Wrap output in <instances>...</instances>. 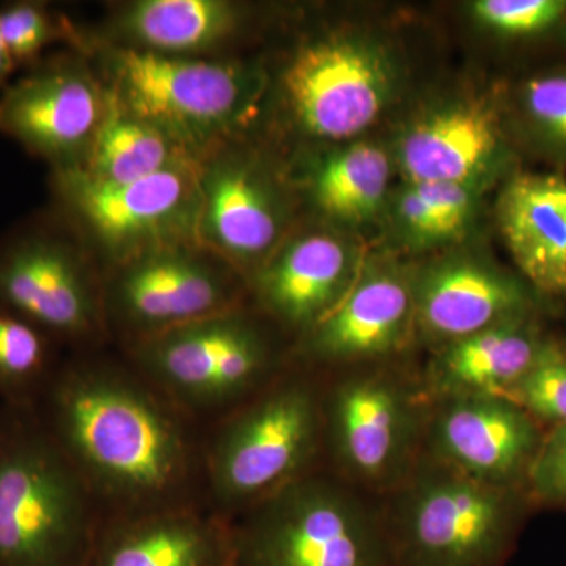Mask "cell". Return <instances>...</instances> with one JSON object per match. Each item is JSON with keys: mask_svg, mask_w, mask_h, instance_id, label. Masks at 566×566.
Returning a JSON list of instances; mask_svg holds the SVG:
<instances>
[{"mask_svg": "<svg viewBox=\"0 0 566 566\" xmlns=\"http://www.w3.org/2000/svg\"><path fill=\"white\" fill-rule=\"evenodd\" d=\"M43 424L104 517L203 502L199 423L132 364L70 365L51 387Z\"/></svg>", "mask_w": 566, "mask_h": 566, "instance_id": "obj_1", "label": "cell"}, {"mask_svg": "<svg viewBox=\"0 0 566 566\" xmlns=\"http://www.w3.org/2000/svg\"><path fill=\"white\" fill-rule=\"evenodd\" d=\"M323 381L281 371L203 434V502L232 521L323 465Z\"/></svg>", "mask_w": 566, "mask_h": 566, "instance_id": "obj_2", "label": "cell"}, {"mask_svg": "<svg viewBox=\"0 0 566 566\" xmlns=\"http://www.w3.org/2000/svg\"><path fill=\"white\" fill-rule=\"evenodd\" d=\"M379 501L395 566H505L535 512L524 488L488 485L424 452Z\"/></svg>", "mask_w": 566, "mask_h": 566, "instance_id": "obj_3", "label": "cell"}, {"mask_svg": "<svg viewBox=\"0 0 566 566\" xmlns=\"http://www.w3.org/2000/svg\"><path fill=\"white\" fill-rule=\"evenodd\" d=\"M230 523L237 566H395L381 501L326 465Z\"/></svg>", "mask_w": 566, "mask_h": 566, "instance_id": "obj_4", "label": "cell"}, {"mask_svg": "<svg viewBox=\"0 0 566 566\" xmlns=\"http://www.w3.org/2000/svg\"><path fill=\"white\" fill-rule=\"evenodd\" d=\"M103 520L43 422L0 431V566H87Z\"/></svg>", "mask_w": 566, "mask_h": 566, "instance_id": "obj_5", "label": "cell"}, {"mask_svg": "<svg viewBox=\"0 0 566 566\" xmlns=\"http://www.w3.org/2000/svg\"><path fill=\"white\" fill-rule=\"evenodd\" d=\"M430 400L420 378L359 365L323 381V461L356 490L385 497L422 457Z\"/></svg>", "mask_w": 566, "mask_h": 566, "instance_id": "obj_6", "label": "cell"}, {"mask_svg": "<svg viewBox=\"0 0 566 566\" xmlns=\"http://www.w3.org/2000/svg\"><path fill=\"white\" fill-rule=\"evenodd\" d=\"M128 348L129 364L197 423L214 422L282 371L270 342L240 307Z\"/></svg>", "mask_w": 566, "mask_h": 566, "instance_id": "obj_7", "label": "cell"}, {"mask_svg": "<svg viewBox=\"0 0 566 566\" xmlns=\"http://www.w3.org/2000/svg\"><path fill=\"white\" fill-rule=\"evenodd\" d=\"M114 61L118 103L182 145L241 120L255 93L244 70L223 63L139 48L118 51Z\"/></svg>", "mask_w": 566, "mask_h": 566, "instance_id": "obj_8", "label": "cell"}, {"mask_svg": "<svg viewBox=\"0 0 566 566\" xmlns=\"http://www.w3.org/2000/svg\"><path fill=\"white\" fill-rule=\"evenodd\" d=\"M397 80L385 48L363 36L333 35L296 51L283 88L305 132L319 139L346 140L381 117Z\"/></svg>", "mask_w": 566, "mask_h": 566, "instance_id": "obj_9", "label": "cell"}, {"mask_svg": "<svg viewBox=\"0 0 566 566\" xmlns=\"http://www.w3.org/2000/svg\"><path fill=\"white\" fill-rule=\"evenodd\" d=\"M104 318L114 316L128 344L240 307L226 268L182 248H147L123 260L106 283Z\"/></svg>", "mask_w": 566, "mask_h": 566, "instance_id": "obj_10", "label": "cell"}, {"mask_svg": "<svg viewBox=\"0 0 566 566\" xmlns=\"http://www.w3.org/2000/svg\"><path fill=\"white\" fill-rule=\"evenodd\" d=\"M545 428L501 395L430 401L423 452L502 488H524Z\"/></svg>", "mask_w": 566, "mask_h": 566, "instance_id": "obj_11", "label": "cell"}, {"mask_svg": "<svg viewBox=\"0 0 566 566\" xmlns=\"http://www.w3.org/2000/svg\"><path fill=\"white\" fill-rule=\"evenodd\" d=\"M412 292L416 334L436 349L539 312L543 305L521 275L464 255L412 274Z\"/></svg>", "mask_w": 566, "mask_h": 566, "instance_id": "obj_12", "label": "cell"}, {"mask_svg": "<svg viewBox=\"0 0 566 566\" xmlns=\"http://www.w3.org/2000/svg\"><path fill=\"white\" fill-rule=\"evenodd\" d=\"M416 335L412 274L394 266H371L304 334L312 363L359 367L401 352Z\"/></svg>", "mask_w": 566, "mask_h": 566, "instance_id": "obj_13", "label": "cell"}, {"mask_svg": "<svg viewBox=\"0 0 566 566\" xmlns=\"http://www.w3.org/2000/svg\"><path fill=\"white\" fill-rule=\"evenodd\" d=\"M59 182L71 207L112 251L123 253V260L132 255V245L150 243L180 226L200 189L191 164L122 185L92 180L81 169H63Z\"/></svg>", "mask_w": 566, "mask_h": 566, "instance_id": "obj_14", "label": "cell"}, {"mask_svg": "<svg viewBox=\"0 0 566 566\" xmlns=\"http://www.w3.org/2000/svg\"><path fill=\"white\" fill-rule=\"evenodd\" d=\"M232 523L203 502L104 517L87 566H234Z\"/></svg>", "mask_w": 566, "mask_h": 566, "instance_id": "obj_15", "label": "cell"}, {"mask_svg": "<svg viewBox=\"0 0 566 566\" xmlns=\"http://www.w3.org/2000/svg\"><path fill=\"white\" fill-rule=\"evenodd\" d=\"M0 296L31 322L69 337H91L106 324L104 293L87 268L48 241H29L0 260Z\"/></svg>", "mask_w": 566, "mask_h": 566, "instance_id": "obj_16", "label": "cell"}, {"mask_svg": "<svg viewBox=\"0 0 566 566\" xmlns=\"http://www.w3.org/2000/svg\"><path fill=\"white\" fill-rule=\"evenodd\" d=\"M106 102L87 74L50 71L11 85L0 96V129L46 158L65 159L102 125Z\"/></svg>", "mask_w": 566, "mask_h": 566, "instance_id": "obj_17", "label": "cell"}, {"mask_svg": "<svg viewBox=\"0 0 566 566\" xmlns=\"http://www.w3.org/2000/svg\"><path fill=\"white\" fill-rule=\"evenodd\" d=\"M497 221L521 277L539 300H566L565 178L515 175L499 197Z\"/></svg>", "mask_w": 566, "mask_h": 566, "instance_id": "obj_18", "label": "cell"}, {"mask_svg": "<svg viewBox=\"0 0 566 566\" xmlns=\"http://www.w3.org/2000/svg\"><path fill=\"white\" fill-rule=\"evenodd\" d=\"M502 150L501 118L485 99L446 104L412 123L398 142L408 182H476Z\"/></svg>", "mask_w": 566, "mask_h": 566, "instance_id": "obj_19", "label": "cell"}, {"mask_svg": "<svg viewBox=\"0 0 566 566\" xmlns=\"http://www.w3.org/2000/svg\"><path fill=\"white\" fill-rule=\"evenodd\" d=\"M539 312L510 319L436 349L422 376L428 400L501 395L515 385L547 338Z\"/></svg>", "mask_w": 566, "mask_h": 566, "instance_id": "obj_20", "label": "cell"}, {"mask_svg": "<svg viewBox=\"0 0 566 566\" xmlns=\"http://www.w3.org/2000/svg\"><path fill=\"white\" fill-rule=\"evenodd\" d=\"M353 255L331 234L312 233L283 248L263 268L256 290L263 307L304 334L353 285Z\"/></svg>", "mask_w": 566, "mask_h": 566, "instance_id": "obj_21", "label": "cell"}, {"mask_svg": "<svg viewBox=\"0 0 566 566\" xmlns=\"http://www.w3.org/2000/svg\"><path fill=\"white\" fill-rule=\"evenodd\" d=\"M199 233L234 262H255L273 249L282 229L277 200L266 181L244 164L226 163L202 180Z\"/></svg>", "mask_w": 566, "mask_h": 566, "instance_id": "obj_22", "label": "cell"}, {"mask_svg": "<svg viewBox=\"0 0 566 566\" xmlns=\"http://www.w3.org/2000/svg\"><path fill=\"white\" fill-rule=\"evenodd\" d=\"M88 151V167L82 172L111 185L142 180L191 164L180 142L137 118L115 96L107 98L102 125Z\"/></svg>", "mask_w": 566, "mask_h": 566, "instance_id": "obj_23", "label": "cell"}, {"mask_svg": "<svg viewBox=\"0 0 566 566\" xmlns=\"http://www.w3.org/2000/svg\"><path fill=\"white\" fill-rule=\"evenodd\" d=\"M234 24L237 10L223 0H142L122 17L123 31L139 50L169 55L214 46Z\"/></svg>", "mask_w": 566, "mask_h": 566, "instance_id": "obj_24", "label": "cell"}, {"mask_svg": "<svg viewBox=\"0 0 566 566\" xmlns=\"http://www.w3.org/2000/svg\"><path fill=\"white\" fill-rule=\"evenodd\" d=\"M390 174L387 153L359 142L324 156L312 174V196L326 214L365 222L385 205Z\"/></svg>", "mask_w": 566, "mask_h": 566, "instance_id": "obj_25", "label": "cell"}, {"mask_svg": "<svg viewBox=\"0 0 566 566\" xmlns=\"http://www.w3.org/2000/svg\"><path fill=\"white\" fill-rule=\"evenodd\" d=\"M501 397L520 406L545 430L566 424V342L547 335L534 364Z\"/></svg>", "mask_w": 566, "mask_h": 566, "instance_id": "obj_26", "label": "cell"}, {"mask_svg": "<svg viewBox=\"0 0 566 566\" xmlns=\"http://www.w3.org/2000/svg\"><path fill=\"white\" fill-rule=\"evenodd\" d=\"M520 106L538 147L566 163V71L536 74L524 82Z\"/></svg>", "mask_w": 566, "mask_h": 566, "instance_id": "obj_27", "label": "cell"}, {"mask_svg": "<svg viewBox=\"0 0 566 566\" xmlns=\"http://www.w3.org/2000/svg\"><path fill=\"white\" fill-rule=\"evenodd\" d=\"M475 20L499 35L528 39L557 28L566 17V0H479Z\"/></svg>", "mask_w": 566, "mask_h": 566, "instance_id": "obj_28", "label": "cell"}, {"mask_svg": "<svg viewBox=\"0 0 566 566\" xmlns=\"http://www.w3.org/2000/svg\"><path fill=\"white\" fill-rule=\"evenodd\" d=\"M526 493L534 510L566 512V424L545 431L528 471Z\"/></svg>", "mask_w": 566, "mask_h": 566, "instance_id": "obj_29", "label": "cell"}, {"mask_svg": "<svg viewBox=\"0 0 566 566\" xmlns=\"http://www.w3.org/2000/svg\"><path fill=\"white\" fill-rule=\"evenodd\" d=\"M43 364L39 331L24 319L0 314V385H24L40 374Z\"/></svg>", "mask_w": 566, "mask_h": 566, "instance_id": "obj_30", "label": "cell"}, {"mask_svg": "<svg viewBox=\"0 0 566 566\" xmlns=\"http://www.w3.org/2000/svg\"><path fill=\"white\" fill-rule=\"evenodd\" d=\"M441 226L444 240L463 232L474 214L476 182H409Z\"/></svg>", "mask_w": 566, "mask_h": 566, "instance_id": "obj_31", "label": "cell"}, {"mask_svg": "<svg viewBox=\"0 0 566 566\" xmlns=\"http://www.w3.org/2000/svg\"><path fill=\"white\" fill-rule=\"evenodd\" d=\"M50 36V21L39 7L20 3L0 11V39L13 62L32 57Z\"/></svg>", "mask_w": 566, "mask_h": 566, "instance_id": "obj_32", "label": "cell"}, {"mask_svg": "<svg viewBox=\"0 0 566 566\" xmlns=\"http://www.w3.org/2000/svg\"><path fill=\"white\" fill-rule=\"evenodd\" d=\"M395 214H397V221L412 240L420 241V243L444 241L438 219L423 202L415 186L409 182L395 200Z\"/></svg>", "mask_w": 566, "mask_h": 566, "instance_id": "obj_33", "label": "cell"}, {"mask_svg": "<svg viewBox=\"0 0 566 566\" xmlns=\"http://www.w3.org/2000/svg\"><path fill=\"white\" fill-rule=\"evenodd\" d=\"M13 65V59L10 57L9 52L3 48L2 39H0V81L10 73Z\"/></svg>", "mask_w": 566, "mask_h": 566, "instance_id": "obj_34", "label": "cell"}, {"mask_svg": "<svg viewBox=\"0 0 566 566\" xmlns=\"http://www.w3.org/2000/svg\"><path fill=\"white\" fill-rule=\"evenodd\" d=\"M234 566H237V565H234Z\"/></svg>", "mask_w": 566, "mask_h": 566, "instance_id": "obj_35", "label": "cell"}]
</instances>
